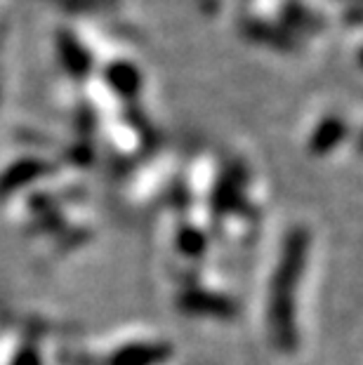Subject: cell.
Instances as JSON below:
<instances>
[{
	"mask_svg": "<svg viewBox=\"0 0 363 365\" xmlns=\"http://www.w3.org/2000/svg\"><path fill=\"white\" fill-rule=\"evenodd\" d=\"M312 234L307 227L290 231L285 240V250L281 257V267L276 271L274 297H272V330L276 344L285 351H292L297 344L295 328V292L300 287V278L305 276Z\"/></svg>",
	"mask_w": 363,
	"mask_h": 365,
	"instance_id": "obj_1",
	"label": "cell"
}]
</instances>
